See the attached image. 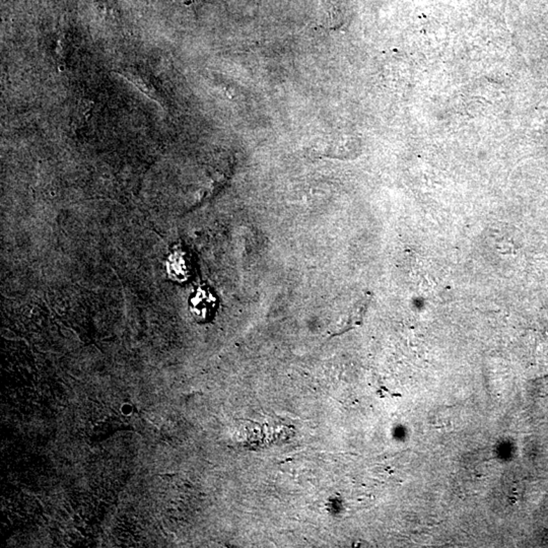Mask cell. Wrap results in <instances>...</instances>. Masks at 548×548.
<instances>
[{
	"instance_id": "cell-1",
	"label": "cell",
	"mask_w": 548,
	"mask_h": 548,
	"mask_svg": "<svg viewBox=\"0 0 548 548\" xmlns=\"http://www.w3.org/2000/svg\"><path fill=\"white\" fill-rule=\"evenodd\" d=\"M322 10V19L329 27L338 24L341 18L342 0H320Z\"/></svg>"
},
{
	"instance_id": "cell-2",
	"label": "cell",
	"mask_w": 548,
	"mask_h": 548,
	"mask_svg": "<svg viewBox=\"0 0 548 548\" xmlns=\"http://www.w3.org/2000/svg\"><path fill=\"white\" fill-rule=\"evenodd\" d=\"M121 74H123L125 79H128L131 83H133L136 88H140L145 95L154 98L152 95L154 94V88L147 76H143L142 74L136 72V70L129 69V68L124 69Z\"/></svg>"
}]
</instances>
